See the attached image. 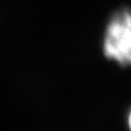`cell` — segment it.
I'll return each instance as SVG.
<instances>
[{"instance_id": "obj_2", "label": "cell", "mask_w": 131, "mask_h": 131, "mask_svg": "<svg viewBox=\"0 0 131 131\" xmlns=\"http://www.w3.org/2000/svg\"><path fill=\"white\" fill-rule=\"evenodd\" d=\"M129 125H130V129H131V115H130V118H129Z\"/></svg>"}, {"instance_id": "obj_1", "label": "cell", "mask_w": 131, "mask_h": 131, "mask_svg": "<svg viewBox=\"0 0 131 131\" xmlns=\"http://www.w3.org/2000/svg\"><path fill=\"white\" fill-rule=\"evenodd\" d=\"M103 51L106 58L122 66L131 65V12H117L110 21L104 36Z\"/></svg>"}]
</instances>
